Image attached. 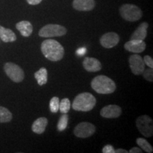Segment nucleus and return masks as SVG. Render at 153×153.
<instances>
[{
  "mask_svg": "<svg viewBox=\"0 0 153 153\" xmlns=\"http://www.w3.org/2000/svg\"><path fill=\"white\" fill-rule=\"evenodd\" d=\"M12 114L8 108L0 106V123H8L12 119Z\"/></svg>",
  "mask_w": 153,
  "mask_h": 153,
  "instance_id": "aec40b11",
  "label": "nucleus"
},
{
  "mask_svg": "<svg viewBox=\"0 0 153 153\" xmlns=\"http://www.w3.org/2000/svg\"><path fill=\"white\" fill-rule=\"evenodd\" d=\"M120 37L116 33L108 32L101 36L100 43L105 48H112L118 45L119 43Z\"/></svg>",
  "mask_w": 153,
  "mask_h": 153,
  "instance_id": "9d476101",
  "label": "nucleus"
},
{
  "mask_svg": "<svg viewBox=\"0 0 153 153\" xmlns=\"http://www.w3.org/2000/svg\"><path fill=\"white\" fill-rule=\"evenodd\" d=\"M82 65L87 71L90 72H98L101 69L100 61L94 57H86L82 62Z\"/></svg>",
  "mask_w": 153,
  "mask_h": 153,
  "instance_id": "ddd939ff",
  "label": "nucleus"
},
{
  "mask_svg": "<svg viewBox=\"0 0 153 153\" xmlns=\"http://www.w3.org/2000/svg\"><path fill=\"white\" fill-rule=\"evenodd\" d=\"M136 143L143 150H145V152L148 153L152 152L153 151L152 146L145 139L142 138V137H138V138L136 140Z\"/></svg>",
  "mask_w": 153,
  "mask_h": 153,
  "instance_id": "412c9836",
  "label": "nucleus"
},
{
  "mask_svg": "<svg viewBox=\"0 0 153 153\" xmlns=\"http://www.w3.org/2000/svg\"><path fill=\"white\" fill-rule=\"evenodd\" d=\"M122 18L128 22H137L143 16V11L136 5L125 4L119 9Z\"/></svg>",
  "mask_w": 153,
  "mask_h": 153,
  "instance_id": "20e7f679",
  "label": "nucleus"
},
{
  "mask_svg": "<svg viewBox=\"0 0 153 153\" xmlns=\"http://www.w3.org/2000/svg\"><path fill=\"white\" fill-rule=\"evenodd\" d=\"M103 153H115V149L111 145H106L102 150Z\"/></svg>",
  "mask_w": 153,
  "mask_h": 153,
  "instance_id": "bb28decb",
  "label": "nucleus"
},
{
  "mask_svg": "<svg viewBox=\"0 0 153 153\" xmlns=\"http://www.w3.org/2000/svg\"><path fill=\"white\" fill-rule=\"evenodd\" d=\"M97 100L91 93L84 92L78 94L72 102V108L77 111H90L95 106Z\"/></svg>",
  "mask_w": 153,
  "mask_h": 153,
  "instance_id": "7ed1b4c3",
  "label": "nucleus"
},
{
  "mask_svg": "<svg viewBox=\"0 0 153 153\" xmlns=\"http://www.w3.org/2000/svg\"><path fill=\"white\" fill-rule=\"evenodd\" d=\"M69 116L67 114H63L62 116L59 119L58 123H57V130L60 132L65 131L67 128V126L68 124Z\"/></svg>",
  "mask_w": 153,
  "mask_h": 153,
  "instance_id": "5701e85b",
  "label": "nucleus"
},
{
  "mask_svg": "<svg viewBox=\"0 0 153 153\" xmlns=\"http://www.w3.org/2000/svg\"><path fill=\"white\" fill-rule=\"evenodd\" d=\"M96 131V127L89 122H82L78 124L74 129V135L80 138L91 137Z\"/></svg>",
  "mask_w": 153,
  "mask_h": 153,
  "instance_id": "6e6552de",
  "label": "nucleus"
},
{
  "mask_svg": "<svg viewBox=\"0 0 153 153\" xmlns=\"http://www.w3.org/2000/svg\"><path fill=\"white\" fill-rule=\"evenodd\" d=\"M73 8L79 11H89L95 7L94 0H74L72 3Z\"/></svg>",
  "mask_w": 153,
  "mask_h": 153,
  "instance_id": "4468645a",
  "label": "nucleus"
},
{
  "mask_svg": "<svg viewBox=\"0 0 153 153\" xmlns=\"http://www.w3.org/2000/svg\"><path fill=\"white\" fill-rule=\"evenodd\" d=\"M16 28L24 37H29L33 33V26L28 21H22L17 23Z\"/></svg>",
  "mask_w": 153,
  "mask_h": 153,
  "instance_id": "dca6fc26",
  "label": "nucleus"
},
{
  "mask_svg": "<svg viewBox=\"0 0 153 153\" xmlns=\"http://www.w3.org/2000/svg\"><path fill=\"white\" fill-rule=\"evenodd\" d=\"M153 122L152 119L147 115L139 116L136 120L137 130L143 135L146 137H150L153 135Z\"/></svg>",
  "mask_w": 153,
  "mask_h": 153,
  "instance_id": "423d86ee",
  "label": "nucleus"
},
{
  "mask_svg": "<svg viewBox=\"0 0 153 153\" xmlns=\"http://www.w3.org/2000/svg\"><path fill=\"white\" fill-rule=\"evenodd\" d=\"M86 52H87V50H86L85 48H80L76 51V54L79 55V56H82V55L85 54Z\"/></svg>",
  "mask_w": 153,
  "mask_h": 153,
  "instance_id": "cd10ccee",
  "label": "nucleus"
},
{
  "mask_svg": "<svg viewBox=\"0 0 153 153\" xmlns=\"http://www.w3.org/2000/svg\"><path fill=\"white\" fill-rule=\"evenodd\" d=\"M91 86L96 92L101 94H111L116 89L114 80L105 75H99L94 78L91 82Z\"/></svg>",
  "mask_w": 153,
  "mask_h": 153,
  "instance_id": "f03ea898",
  "label": "nucleus"
},
{
  "mask_svg": "<svg viewBox=\"0 0 153 153\" xmlns=\"http://www.w3.org/2000/svg\"><path fill=\"white\" fill-rule=\"evenodd\" d=\"M71 107V103L68 98L62 99L59 104V110L62 114H68Z\"/></svg>",
  "mask_w": 153,
  "mask_h": 153,
  "instance_id": "4be33fe9",
  "label": "nucleus"
},
{
  "mask_svg": "<svg viewBox=\"0 0 153 153\" xmlns=\"http://www.w3.org/2000/svg\"><path fill=\"white\" fill-rule=\"evenodd\" d=\"M34 76L40 86L45 85L48 82V70L46 68H41L39 70L35 72Z\"/></svg>",
  "mask_w": 153,
  "mask_h": 153,
  "instance_id": "6ab92c4d",
  "label": "nucleus"
},
{
  "mask_svg": "<svg viewBox=\"0 0 153 153\" xmlns=\"http://www.w3.org/2000/svg\"><path fill=\"white\" fill-rule=\"evenodd\" d=\"M41 52L48 60L57 62L64 57L65 50L58 41L54 39L45 40L41 43Z\"/></svg>",
  "mask_w": 153,
  "mask_h": 153,
  "instance_id": "f257e3e1",
  "label": "nucleus"
},
{
  "mask_svg": "<svg viewBox=\"0 0 153 153\" xmlns=\"http://www.w3.org/2000/svg\"><path fill=\"white\" fill-rule=\"evenodd\" d=\"M128 150H124V149H117L115 150V153H128Z\"/></svg>",
  "mask_w": 153,
  "mask_h": 153,
  "instance_id": "7c9ffc66",
  "label": "nucleus"
},
{
  "mask_svg": "<svg viewBox=\"0 0 153 153\" xmlns=\"http://www.w3.org/2000/svg\"><path fill=\"white\" fill-rule=\"evenodd\" d=\"M124 48L133 53H143L146 48V43L140 40H130L124 45Z\"/></svg>",
  "mask_w": 153,
  "mask_h": 153,
  "instance_id": "f8f14e48",
  "label": "nucleus"
},
{
  "mask_svg": "<svg viewBox=\"0 0 153 153\" xmlns=\"http://www.w3.org/2000/svg\"><path fill=\"white\" fill-rule=\"evenodd\" d=\"M5 73L13 82H22L24 79L25 74L24 70L16 64L13 62H7L4 66Z\"/></svg>",
  "mask_w": 153,
  "mask_h": 153,
  "instance_id": "0eeeda50",
  "label": "nucleus"
},
{
  "mask_svg": "<svg viewBox=\"0 0 153 153\" xmlns=\"http://www.w3.org/2000/svg\"><path fill=\"white\" fill-rule=\"evenodd\" d=\"M67 33V29L64 26L58 24H47L40 29L38 35L43 38L60 37Z\"/></svg>",
  "mask_w": 153,
  "mask_h": 153,
  "instance_id": "39448f33",
  "label": "nucleus"
},
{
  "mask_svg": "<svg viewBox=\"0 0 153 153\" xmlns=\"http://www.w3.org/2000/svg\"><path fill=\"white\" fill-rule=\"evenodd\" d=\"M145 65H148L150 68H153V60L152 58L149 55H145L143 59Z\"/></svg>",
  "mask_w": 153,
  "mask_h": 153,
  "instance_id": "a878e982",
  "label": "nucleus"
},
{
  "mask_svg": "<svg viewBox=\"0 0 153 153\" xmlns=\"http://www.w3.org/2000/svg\"><path fill=\"white\" fill-rule=\"evenodd\" d=\"M143 77L147 81L151 82L153 81V70L152 68H148L147 70H145L144 72H143Z\"/></svg>",
  "mask_w": 153,
  "mask_h": 153,
  "instance_id": "393cba45",
  "label": "nucleus"
},
{
  "mask_svg": "<svg viewBox=\"0 0 153 153\" xmlns=\"http://www.w3.org/2000/svg\"><path fill=\"white\" fill-rule=\"evenodd\" d=\"M48 123V120L47 118H38V119H36L35 121L33 122V123L32 124V131L36 134L43 133L45 131V128H46Z\"/></svg>",
  "mask_w": 153,
  "mask_h": 153,
  "instance_id": "f3484780",
  "label": "nucleus"
},
{
  "mask_svg": "<svg viewBox=\"0 0 153 153\" xmlns=\"http://www.w3.org/2000/svg\"><path fill=\"white\" fill-rule=\"evenodd\" d=\"M60 99L58 97H54L50 101V110L52 113H57L59 111Z\"/></svg>",
  "mask_w": 153,
  "mask_h": 153,
  "instance_id": "b1692460",
  "label": "nucleus"
},
{
  "mask_svg": "<svg viewBox=\"0 0 153 153\" xmlns=\"http://www.w3.org/2000/svg\"><path fill=\"white\" fill-rule=\"evenodd\" d=\"M129 65L131 72L135 75H140L145 70V62L140 55L133 54L129 57Z\"/></svg>",
  "mask_w": 153,
  "mask_h": 153,
  "instance_id": "1a4fd4ad",
  "label": "nucleus"
},
{
  "mask_svg": "<svg viewBox=\"0 0 153 153\" xmlns=\"http://www.w3.org/2000/svg\"><path fill=\"white\" fill-rule=\"evenodd\" d=\"M0 38L4 43H9L16 41V36L13 30L0 26Z\"/></svg>",
  "mask_w": 153,
  "mask_h": 153,
  "instance_id": "a211bd4d",
  "label": "nucleus"
},
{
  "mask_svg": "<svg viewBox=\"0 0 153 153\" xmlns=\"http://www.w3.org/2000/svg\"><path fill=\"white\" fill-rule=\"evenodd\" d=\"M26 1L30 5H37L41 3L43 0H26Z\"/></svg>",
  "mask_w": 153,
  "mask_h": 153,
  "instance_id": "c85d7f7f",
  "label": "nucleus"
},
{
  "mask_svg": "<svg viewBox=\"0 0 153 153\" xmlns=\"http://www.w3.org/2000/svg\"><path fill=\"white\" fill-rule=\"evenodd\" d=\"M128 152H130V153H142L143 150H141L139 148H136V147H135V148H131V150H129Z\"/></svg>",
  "mask_w": 153,
  "mask_h": 153,
  "instance_id": "c756f323",
  "label": "nucleus"
},
{
  "mask_svg": "<svg viewBox=\"0 0 153 153\" xmlns=\"http://www.w3.org/2000/svg\"><path fill=\"white\" fill-rule=\"evenodd\" d=\"M148 26L149 24L147 22H143L142 24H140V26L131 35V40L144 41L147 36V30H148Z\"/></svg>",
  "mask_w": 153,
  "mask_h": 153,
  "instance_id": "2eb2a0df",
  "label": "nucleus"
},
{
  "mask_svg": "<svg viewBox=\"0 0 153 153\" xmlns=\"http://www.w3.org/2000/svg\"><path fill=\"white\" fill-rule=\"evenodd\" d=\"M122 114V108L119 106L115 104L108 105L101 108L100 114L102 117L106 118H117Z\"/></svg>",
  "mask_w": 153,
  "mask_h": 153,
  "instance_id": "9b49d317",
  "label": "nucleus"
}]
</instances>
